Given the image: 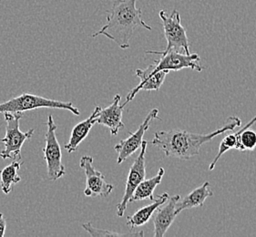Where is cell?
<instances>
[{
  "mask_svg": "<svg viewBox=\"0 0 256 237\" xmlns=\"http://www.w3.org/2000/svg\"><path fill=\"white\" fill-rule=\"evenodd\" d=\"M100 110H102L100 106L96 105L92 114L88 118L74 126V128L72 129L70 140L67 144L65 145V149L67 150L68 152L70 154L75 152L82 142L87 138L93 125L97 122L98 116L100 112Z\"/></svg>",
  "mask_w": 256,
  "mask_h": 237,
  "instance_id": "14",
  "label": "cell"
},
{
  "mask_svg": "<svg viewBox=\"0 0 256 237\" xmlns=\"http://www.w3.org/2000/svg\"><path fill=\"white\" fill-rule=\"evenodd\" d=\"M83 229L88 232L90 236H144V232H134V234H120V232H110L107 230H102V229H98L92 226L90 222L83 224H82Z\"/></svg>",
  "mask_w": 256,
  "mask_h": 237,
  "instance_id": "20",
  "label": "cell"
},
{
  "mask_svg": "<svg viewBox=\"0 0 256 237\" xmlns=\"http://www.w3.org/2000/svg\"><path fill=\"white\" fill-rule=\"evenodd\" d=\"M241 118L237 116H230L222 127L210 134H194L184 130H162L155 134L152 144L159 147L167 157L190 160L199 155L200 147L204 144L220 134L241 127Z\"/></svg>",
  "mask_w": 256,
  "mask_h": 237,
  "instance_id": "1",
  "label": "cell"
},
{
  "mask_svg": "<svg viewBox=\"0 0 256 237\" xmlns=\"http://www.w3.org/2000/svg\"><path fill=\"white\" fill-rule=\"evenodd\" d=\"M180 196H174L169 197L168 200L162 204L154 212V237H164L168 231L175 218L178 216L176 212V204Z\"/></svg>",
  "mask_w": 256,
  "mask_h": 237,
  "instance_id": "12",
  "label": "cell"
},
{
  "mask_svg": "<svg viewBox=\"0 0 256 237\" xmlns=\"http://www.w3.org/2000/svg\"><path fill=\"white\" fill-rule=\"evenodd\" d=\"M154 64V72H178L182 68H190L200 72L204 68L200 65V58L197 53L186 54L185 52L170 50L162 54L160 60H155Z\"/></svg>",
  "mask_w": 256,
  "mask_h": 237,
  "instance_id": "7",
  "label": "cell"
},
{
  "mask_svg": "<svg viewBox=\"0 0 256 237\" xmlns=\"http://www.w3.org/2000/svg\"><path fill=\"white\" fill-rule=\"evenodd\" d=\"M214 196L210 190V182H205L202 186L190 192L188 196L180 199L176 204V212L179 214L184 210H188L195 207H202L208 197Z\"/></svg>",
  "mask_w": 256,
  "mask_h": 237,
  "instance_id": "16",
  "label": "cell"
},
{
  "mask_svg": "<svg viewBox=\"0 0 256 237\" xmlns=\"http://www.w3.org/2000/svg\"><path fill=\"white\" fill-rule=\"evenodd\" d=\"M159 16L162 21L164 36L167 40V46L165 48L164 50H147L146 53L162 55L170 50H174L190 54L189 38L187 36V32L184 26L182 25L180 15L178 10H174L170 15H167L165 11L160 10L159 12Z\"/></svg>",
  "mask_w": 256,
  "mask_h": 237,
  "instance_id": "5",
  "label": "cell"
},
{
  "mask_svg": "<svg viewBox=\"0 0 256 237\" xmlns=\"http://www.w3.org/2000/svg\"><path fill=\"white\" fill-rule=\"evenodd\" d=\"M58 125L52 115L48 116L46 132L45 135L46 145L43 149L44 159L46 162V172L48 180H56L66 174V168L62 164V148L56 139Z\"/></svg>",
  "mask_w": 256,
  "mask_h": 237,
  "instance_id": "6",
  "label": "cell"
},
{
  "mask_svg": "<svg viewBox=\"0 0 256 237\" xmlns=\"http://www.w3.org/2000/svg\"><path fill=\"white\" fill-rule=\"evenodd\" d=\"M164 169L162 167H160L159 172L157 174V176H154L150 179H144L135 189L134 194L132 196L130 202H132L142 201L145 199H150V201H154V191L156 189V187L159 186L162 182V177L164 176Z\"/></svg>",
  "mask_w": 256,
  "mask_h": 237,
  "instance_id": "17",
  "label": "cell"
},
{
  "mask_svg": "<svg viewBox=\"0 0 256 237\" xmlns=\"http://www.w3.org/2000/svg\"><path fill=\"white\" fill-rule=\"evenodd\" d=\"M122 96L117 94L114 96L112 104L107 108H102L98 116L96 124H102L108 128L112 135H117L120 130L124 129L125 125L122 122L124 106L120 105Z\"/></svg>",
  "mask_w": 256,
  "mask_h": 237,
  "instance_id": "13",
  "label": "cell"
},
{
  "mask_svg": "<svg viewBox=\"0 0 256 237\" xmlns=\"http://www.w3.org/2000/svg\"><path fill=\"white\" fill-rule=\"evenodd\" d=\"M169 197L168 192H164L162 196H157L150 204L138 209L132 216L127 217V226L130 227V229L132 231L136 227L146 224L154 216L156 209L164 204Z\"/></svg>",
  "mask_w": 256,
  "mask_h": 237,
  "instance_id": "15",
  "label": "cell"
},
{
  "mask_svg": "<svg viewBox=\"0 0 256 237\" xmlns=\"http://www.w3.org/2000/svg\"><path fill=\"white\" fill-rule=\"evenodd\" d=\"M148 142L147 140L142 142V144L140 147V152L138 154V157L135 159L134 164L130 166V169L128 172V178L126 180L125 191L123 194L122 202L117 206V216L118 217H122L124 212L127 209L128 204L134 194L135 189L137 186L145 179L146 176V164H145V156H146V150H147Z\"/></svg>",
  "mask_w": 256,
  "mask_h": 237,
  "instance_id": "8",
  "label": "cell"
},
{
  "mask_svg": "<svg viewBox=\"0 0 256 237\" xmlns=\"http://www.w3.org/2000/svg\"><path fill=\"white\" fill-rule=\"evenodd\" d=\"M152 70H154V64H150L144 70L142 68L136 70V76L140 80V82L138 86H136L128 92L125 102L122 104L124 107L126 106V104L132 102L134 97L137 95V93L140 90H147V92L159 90L164 84L165 78L169 72L162 70V72L155 73Z\"/></svg>",
  "mask_w": 256,
  "mask_h": 237,
  "instance_id": "11",
  "label": "cell"
},
{
  "mask_svg": "<svg viewBox=\"0 0 256 237\" xmlns=\"http://www.w3.org/2000/svg\"><path fill=\"white\" fill-rule=\"evenodd\" d=\"M24 114H4L6 124L5 138L0 139V142L4 144V149L0 152V157L3 160L12 159L20 160L22 158L21 149L24 142L30 140L34 135L35 130H28L26 132H22L20 130V120L23 118Z\"/></svg>",
  "mask_w": 256,
  "mask_h": 237,
  "instance_id": "4",
  "label": "cell"
},
{
  "mask_svg": "<svg viewBox=\"0 0 256 237\" xmlns=\"http://www.w3.org/2000/svg\"><path fill=\"white\" fill-rule=\"evenodd\" d=\"M80 166L86 176V189L84 194L88 197H107L112 192L114 186L105 180V176L93 166L92 156H83L80 160Z\"/></svg>",
  "mask_w": 256,
  "mask_h": 237,
  "instance_id": "9",
  "label": "cell"
},
{
  "mask_svg": "<svg viewBox=\"0 0 256 237\" xmlns=\"http://www.w3.org/2000/svg\"><path fill=\"white\" fill-rule=\"evenodd\" d=\"M6 227V222L5 217L2 212H0V237L5 236Z\"/></svg>",
  "mask_w": 256,
  "mask_h": 237,
  "instance_id": "21",
  "label": "cell"
},
{
  "mask_svg": "<svg viewBox=\"0 0 256 237\" xmlns=\"http://www.w3.org/2000/svg\"><path fill=\"white\" fill-rule=\"evenodd\" d=\"M158 114H159V110L152 108L148 112L144 122L140 124L138 130L135 132H130V136L127 139L120 140L118 144L114 147V150L118 152V159H117L118 164H122L124 160H127L128 157H130L134 152H136L142 147L144 134L148 130L150 122L155 118L162 120V118H160Z\"/></svg>",
  "mask_w": 256,
  "mask_h": 237,
  "instance_id": "10",
  "label": "cell"
},
{
  "mask_svg": "<svg viewBox=\"0 0 256 237\" xmlns=\"http://www.w3.org/2000/svg\"><path fill=\"white\" fill-rule=\"evenodd\" d=\"M22 164L23 162L16 160L0 172V186L5 194H8L12 191L13 186L20 182L21 177L18 174V170H20Z\"/></svg>",
  "mask_w": 256,
  "mask_h": 237,
  "instance_id": "18",
  "label": "cell"
},
{
  "mask_svg": "<svg viewBox=\"0 0 256 237\" xmlns=\"http://www.w3.org/2000/svg\"><path fill=\"white\" fill-rule=\"evenodd\" d=\"M136 2L137 0H114L112 8L107 11V23L92 36H107L120 48H128L136 28L152 30V26L142 20V11L136 6Z\"/></svg>",
  "mask_w": 256,
  "mask_h": 237,
  "instance_id": "2",
  "label": "cell"
},
{
  "mask_svg": "<svg viewBox=\"0 0 256 237\" xmlns=\"http://www.w3.org/2000/svg\"><path fill=\"white\" fill-rule=\"evenodd\" d=\"M40 108L66 110L76 116H78L80 114V110L76 106H74L72 102L55 100L30 93H23L18 97L11 98L8 102L0 104V114H4L6 112L24 114L25 112Z\"/></svg>",
  "mask_w": 256,
  "mask_h": 237,
  "instance_id": "3",
  "label": "cell"
},
{
  "mask_svg": "<svg viewBox=\"0 0 256 237\" xmlns=\"http://www.w3.org/2000/svg\"><path fill=\"white\" fill-rule=\"evenodd\" d=\"M256 122V116L252 118L251 122L246 124L244 128L238 130L237 144L236 149L241 152L252 150L256 147V132L252 130H249L252 124Z\"/></svg>",
  "mask_w": 256,
  "mask_h": 237,
  "instance_id": "19",
  "label": "cell"
}]
</instances>
